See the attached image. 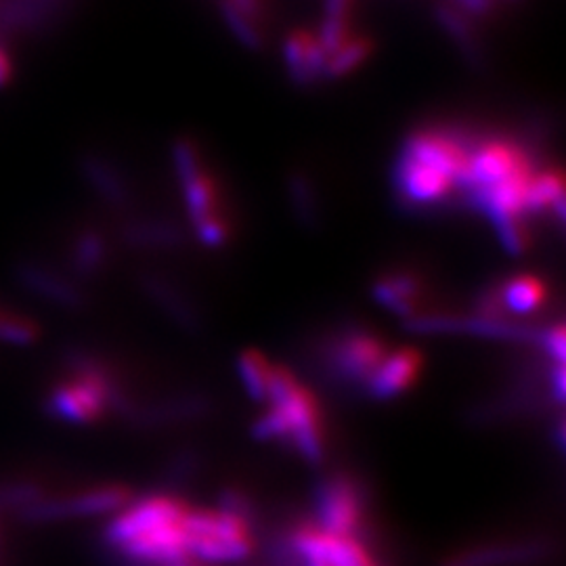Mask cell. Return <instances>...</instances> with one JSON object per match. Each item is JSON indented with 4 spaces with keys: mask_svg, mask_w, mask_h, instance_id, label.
<instances>
[{
    "mask_svg": "<svg viewBox=\"0 0 566 566\" xmlns=\"http://www.w3.org/2000/svg\"><path fill=\"white\" fill-rule=\"evenodd\" d=\"M191 507L172 495H149L118 510L103 528V542L122 560L135 566L189 563L191 539L187 516Z\"/></svg>",
    "mask_w": 566,
    "mask_h": 566,
    "instance_id": "cell-1",
    "label": "cell"
},
{
    "mask_svg": "<svg viewBox=\"0 0 566 566\" xmlns=\"http://www.w3.org/2000/svg\"><path fill=\"white\" fill-rule=\"evenodd\" d=\"M472 142L453 128H418L401 145L395 166L399 202L413 208L439 206L460 189Z\"/></svg>",
    "mask_w": 566,
    "mask_h": 566,
    "instance_id": "cell-2",
    "label": "cell"
},
{
    "mask_svg": "<svg viewBox=\"0 0 566 566\" xmlns=\"http://www.w3.org/2000/svg\"><path fill=\"white\" fill-rule=\"evenodd\" d=\"M264 401L269 407L254 422V437L259 441H290L304 460L319 464L325 453L324 426L313 392L290 369L273 365Z\"/></svg>",
    "mask_w": 566,
    "mask_h": 566,
    "instance_id": "cell-3",
    "label": "cell"
},
{
    "mask_svg": "<svg viewBox=\"0 0 566 566\" xmlns=\"http://www.w3.org/2000/svg\"><path fill=\"white\" fill-rule=\"evenodd\" d=\"M187 531L191 558L208 563L242 560L254 547L248 504L238 493H229L221 507L189 510Z\"/></svg>",
    "mask_w": 566,
    "mask_h": 566,
    "instance_id": "cell-4",
    "label": "cell"
},
{
    "mask_svg": "<svg viewBox=\"0 0 566 566\" xmlns=\"http://www.w3.org/2000/svg\"><path fill=\"white\" fill-rule=\"evenodd\" d=\"M172 163L182 187V200L198 240L206 248H221L231 235V227L221 212L219 189L206 170L200 151L189 139L172 147Z\"/></svg>",
    "mask_w": 566,
    "mask_h": 566,
    "instance_id": "cell-5",
    "label": "cell"
},
{
    "mask_svg": "<svg viewBox=\"0 0 566 566\" xmlns=\"http://www.w3.org/2000/svg\"><path fill=\"white\" fill-rule=\"evenodd\" d=\"M130 504V491L124 485H99L84 489L72 495L42 497L41 502L23 507L15 514L21 525H49L86 516H102L118 512Z\"/></svg>",
    "mask_w": 566,
    "mask_h": 566,
    "instance_id": "cell-6",
    "label": "cell"
},
{
    "mask_svg": "<svg viewBox=\"0 0 566 566\" xmlns=\"http://www.w3.org/2000/svg\"><path fill=\"white\" fill-rule=\"evenodd\" d=\"M317 528L334 537H355L364 523V495L346 476H334L319 486Z\"/></svg>",
    "mask_w": 566,
    "mask_h": 566,
    "instance_id": "cell-7",
    "label": "cell"
},
{
    "mask_svg": "<svg viewBox=\"0 0 566 566\" xmlns=\"http://www.w3.org/2000/svg\"><path fill=\"white\" fill-rule=\"evenodd\" d=\"M407 327L418 334H472L504 340H542V332L523 324L491 317H460V315H413Z\"/></svg>",
    "mask_w": 566,
    "mask_h": 566,
    "instance_id": "cell-8",
    "label": "cell"
},
{
    "mask_svg": "<svg viewBox=\"0 0 566 566\" xmlns=\"http://www.w3.org/2000/svg\"><path fill=\"white\" fill-rule=\"evenodd\" d=\"M388 355L385 343L365 329H350L332 346L334 369L350 382L367 385Z\"/></svg>",
    "mask_w": 566,
    "mask_h": 566,
    "instance_id": "cell-9",
    "label": "cell"
},
{
    "mask_svg": "<svg viewBox=\"0 0 566 566\" xmlns=\"http://www.w3.org/2000/svg\"><path fill=\"white\" fill-rule=\"evenodd\" d=\"M15 282L20 283L25 292L41 298L44 303L55 304L60 308H82L86 301L81 287L57 273L55 269L34 261H21L13 269Z\"/></svg>",
    "mask_w": 566,
    "mask_h": 566,
    "instance_id": "cell-10",
    "label": "cell"
},
{
    "mask_svg": "<svg viewBox=\"0 0 566 566\" xmlns=\"http://www.w3.org/2000/svg\"><path fill=\"white\" fill-rule=\"evenodd\" d=\"M420 367H422V355L416 348L403 346L392 353L388 350L385 361L371 374L365 388L378 401L395 399L413 386L420 374Z\"/></svg>",
    "mask_w": 566,
    "mask_h": 566,
    "instance_id": "cell-11",
    "label": "cell"
},
{
    "mask_svg": "<svg viewBox=\"0 0 566 566\" xmlns=\"http://www.w3.org/2000/svg\"><path fill=\"white\" fill-rule=\"evenodd\" d=\"M283 63L294 84L311 86L324 81L327 55L317 34L296 30L283 41Z\"/></svg>",
    "mask_w": 566,
    "mask_h": 566,
    "instance_id": "cell-12",
    "label": "cell"
},
{
    "mask_svg": "<svg viewBox=\"0 0 566 566\" xmlns=\"http://www.w3.org/2000/svg\"><path fill=\"white\" fill-rule=\"evenodd\" d=\"M219 9L231 34L245 49H263L264 0H219Z\"/></svg>",
    "mask_w": 566,
    "mask_h": 566,
    "instance_id": "cell-13",
    "label": "cell"
},
{
    "mask_svg": "<svg viewBox=\"0 0 566 566\" xmlns=\"http://www.w3.org/2000/svg\"><path fill=\"white\" fill-rule=\"evenodd\" d=\"M434 20L443 28V32L453 41L455 49L464 55L472 67H483L485 63L483 41L464 11L455 9L449 2H439L434 7Z\"/></svg>",
    "mask_w": 566,
    "mask_h": 566,
    "instance_id": "cell-14",
    "label": "cell"
},
{
    "mask_svg": "<svg viewBox=\"0 0 566 566\" xmlns=\"http://www.w3.org/2000/svg\"><path fill=\"white\" fill-rule=\"evenodd\" d=\"M544 554L537 542H512L472 547L447 560L446 566H514L531 563Z\"/></svg>",
    "mask_w": 566,
    "mask_h": 566,
    "instance_id": "cell-15",
    "label": "cell"
},
{
    "mask_svg": "<svg viewBox=\"0 0 566 566\" xmlns=\"http://www.w3.org/2000/svg\"><path fill=\"white\" fill-rule=\"evenodd\" d=\"M81 175L88 187L112 208H124L130 200L128 185L120 170L97 154H84L81 158Z\"/></svg>",
    "mask_w": 566,
    "mask_h": 566,
    "instance_id": "cell-16",
    "label": "cell"
},
{
    "mask_svg": "<svg viewBox=\"0 0 566 566\" xmlns=\"http://www.w3.org/2000/svg\"><path fill=\"white\" fill-rule=\"evenodd\" d=\"M497 311H507L514 315H531L535 313L542 304L546 303V283L542 282L535 275H514L507 282L502 283L500 287L493 290Z\"/></svg>",
    "mask_w": 566,
    "mask_h": 566,
    "instance_id": "cell-17",
    "label": "cell"
},
{
    "mask_svg": "<svg viewBox=\"0 0 566 566\" xmlns=\"http://www.w3.org/2000/svg\"><path fill=\"white\" fill-rule=\"evenodd\" d=\"M422 285L413 273H390L374 283V296L388 311L401 315L405 322L416 315Z\"/></svg>",
    "mask_w": 566,
    "mask_h": 566,
    "instance_id": "cell-18",
    "label": "cell"
},
{
    "mask_svg": "<svg viewBox=\"0 0 566 566\" xmlns=\"http://www.w3.org/2000/svg\"><path fill=\"white\" fill-rule=\"evenodd\" d=\"M107 259V242L99 231L86 229L74 240L70 252V264L74 275L78 277H93L102 271Z\"/></svg>",
    "mask_w": 566,
    "mask_h": 566,
    "instance_id": "cell-19",
    "label": "cell"
},
{
    "mask_svg": "<svg viewBox=\"0 0 566 566\" xmlns=\"http://www.w3.org/2000/svg\"><path fill=\"white\" fill-rule=\"evenodd\" d=\"M63 0H4L0 4V25L4 30H25L36 21L46 20Z\"/></svg>",
    "mask_w": 566,
    "mask_h": 566,
    "instance_id": "cell-20",
    "label": "cell"
},
{
    "mask_svg": "<svg viewBox=\"0 0 566 566\" xmlns=\"http://www.w3.org/2000/svg\"><path fill=\"white\" fill-rule=\"evenodd\" d=\"M287 198L296 219L303 224H317L322 221V203L317 189L304 172H292L287 179Z\"/></svg>",
    "mask_w": 566,
    "mask_h": 566,
    "instance_id": "cell-21",
    "label": "cell"
},
{
    "mask_svg": "<svg viewBox=\"0 0 566 566\" xmlns=\"http://www.w3.org/2000/svg\"><path fill=\"white\" fill-rule=\"evenodd\" d=\"M374 53V44L365 36H350L325 63L324 81H338L364 65Z\"/></svg>",
    "mask_w": 566,
    "mask_h": 566,
    "instance_id": "cell-22",
    "label": "cell"
},
{
    "mask_svg": "<svg viewBox=\"0 0 566 566\" xmlns=\"http://www.w3.org/2000/svg\"><path fill=\"white\" fill-rule=\"evenodd\" d=\"M238 371L245 392L254 401H264L273 374V364L259 350H245L238 361Z\"/></svg>",
    "mask_w": 566,
    "mask_h": 566,
    "instance_id": "cell-23",
    "label": "cell"
},
{
    "mask_svg": "<svg viewBox=\"0 0 566 566\" xmlns=\"http://www.w3.org/2000/svg\"><path fill=\"white\" fill-rule=\"evenodd\" d=\"M124 240L142 248H168L181 242V231L172 223L139 221L124 229Z\"/></svg>",
    "mask_w": 566,
    "mask_h": 566,
    "instance_id": "cell-24",
    "label": "cell"
},
{
    "mask_svg": "<svg viewBox=\"0 0 566 566\" xmlns=\"http://www.w3.org/2000/svg\"><path fill=\"white\" fill-rule=\"evenodd\" d=\"M143 287L147 290V294L156 301V303L164 306L168 311L170 317H175L177 322L181 324H193L196 322V315L191 311V306L185 303L181 294L177 292L175 285L163 280V277H156V275H145L143 280Z\"/></svg>",
    "mask_w": 566,
    "mask_h": 566,
    "instance_id": "cell-25",
    "label": "cell"
},
{
    "mask_svg": "<svg viewBox=\"0 0 566 566\" xmlns=\"http://www.w3.org/2000/svg\"><path fill=\"white\" fill-rule=\"evenodd\" d=\"M42 497H46V489L36 481H0V512L11 516H15L23 507L41 502Z\"/></svg>",
    "mask_w": 566,
    "mask_h": 566,
    "instance_id": "cell-26",
    "label": "cell"
},
{
    "mask_svg": "<svg viewBox=\"0 0 566 566\" xmlns=\"http://www.w3.org/2000/svg\"><path fill=\"white\" fill-rule=\"evenodd\" d=\"M41 325L20 313L0 308V343L32 346L41 340Z\"/></svg>",
    "mask_w": 566,
    "mask_h": 566,
    "instance_id": "cell-27",
    "label": "cell"
},
{
    "mask_svg": "<svg viewBox=\"0 0 566 566\" xmlns=\"http://www.w3.org/2000/svg\"><path fill=\"white\" fill-rule=\"evenodd\" d=\"M539 343L546 346L547 355L556 364L565 365L566 336L563 324L554 325V327H549L546 332H542V340Z\"/></svg>",
    "mask_w": 566,
    "mask_h": 566,
    "instance_id": "cell-28",
    "label": "cell"
},
{
    "mask_svg": "<svg viewBox=\"0 0 566 566\" xmlns=\"http://www.w3.org/2000/svg\"><path fill=\"white\" fill-rule=\"evenodd\" d=\"M446 2L464 11L465 15H479V18H485L497 9V0H446Z\"/></svg>",
    "mask_w": 566,
    "mask_h": 566,
    "instance_id": "cell-29",
    "label": "cell"
}]
</instances>
